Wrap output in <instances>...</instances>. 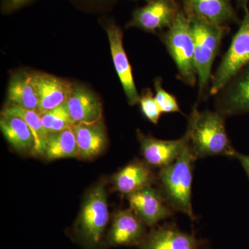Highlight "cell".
<instances>
[{
    "instance_id": "6da1fadb",
    "label": "cell",
    "mask_w": 249,
    "mask_h": 249,
    "mask_svg": "<svg viewBox=\"0 0 249 249\" xmlns=\"http://www.w3.org/2000/svg\"><path fill=\"white\" fill-rule=\"evenodd\" d=\"M226 116L215 111H199L195 106L188 119L186 132L195 160L213 156L233 158L235 149L228 136Z\"/></svg>"
},
{
    "instance_id": "7a4b0ae2",
    "label": "cell",
    "mask_w": 249,
    "mask_h": 249,
    "mask_svg": "<svg viewBox=\"0 0 249 249\" xmlns=\"http://www.w3.org/2000/svg\"><path fill=\"white\" fill-rule=\"evenodd\" d=\"M190 142L172 164L160 170L157 176L159 188L165 200L174 211L196 219L192 205L193 168L196 161Z\"/></svg>"
},
{
    "instance_id": "3957f363",
    "label": "cell",
    "mask_w": 249,
    "mask_h": 249,
    "mask_svg": "<svg viewBox=\"0 0 249 249\" xmlns=\"http://www.w3.org/2000/svg\"><path fill=\"white\" fill-rule=\"evenodd\" d=\"M109 214L104 183L93 187L85 196L80 214L73 227V235L85 249H100Z\"/></svg>"
},
{
    "instance_id": "277c9868",
    "label": "cell",
    "mask_w": 249,
    "mask_h": 249,
    "mask_svg": "<svg viewBox=\"0 0 249 249\" xmlns=\"http://www.w3.org/2000/svg\"><path fill=\"white\" fill-rule=\"evenodd\" d=\"M160 39L178 69V78L194 87L197 81L195 45L190 18L178 11L173 24L160 35Z\"/></svg>"
},
{
    "instance_id": "5b68a950",
    "label": "cell",
    "mask_w": 249,
    "mask_h": 249,
    "mask_svg": "<svg viewBox=\"0 0 249 249\" xmlns=\"http://www.w3.org/2000/svg\"><path fill=\"white\" fill-rule=\"evenodd\" d=\"M191 19L195 45V62L199 88V100L204 98L209 88L214 60L225 36L224 26L210 22L201 18L188 16Z\"/></svg>"
},
{
    "instance_id": "8992f818",
    "label": "cell",
    "mask_w": 249,
    "mask_h": 249,
    "mask_svg": "<svg viewBox=\"0 0 249 249\" xmlns=\"http://www.w3.org/2000/svg\"><path fill=\"white\" fill-rule=\"evenodd\" d=\"M249 64V10L247 9L238 30L232 37L229 48L211 78L210 95L215 96L232 77Z\"/></svg>"
},
{
    "instance_id": "52a82bcc",
    "label": "cell",
    "mask_w": 249,
    "mask_h": 249,
    "mask_svg": "<svg viewBox=\"0 0 249 249\" xmlns=\"http://www.w3.org/2000/svg\"><path fill=\"white\" fill-rule=\"evenodd\" d=\"M215 96L216 110L226 117L249 114V64Z\"/></svg>"
},
{
    "instance_id": "ba28073f",
    "label": "cell",
    "mask_w": 249,
    "mask_h": 249,
    "mask_svg": "<svg viewBox=\"0 0 249 249\" xmlns=\"http://www.w3.org/2000/svg\"><path fill=\"white\" fill-rule=\"evenodd\" d=\"M127 199L130 209L146 227H155L174 213L173 209L165 200L160 190L152 186L129 195Z\"/></svg>"
},
{
    "instance_id": "9c48e42d",
    "label": "cell",
    "mask_w": 249,
    "mask_h": 249,
    "mask_svg": "<svg viewBox=\"0 0 249 249\" xmlns=\"http://www.w3.org/2000/svg\"><path fill=\"white\" fill-rule=\"evenodd\" d=\"M137 134L141 144V152L145 163L150 167L160 169L175 162L189 142L187 132L176 140H161L145 135L141 132Z\"/></svg>"
},
{
    "instance_id": "30bf717a",
    "label": "cell",
    "mask_w": 249,
    "mask_h": 249,
    "mask_svg": "<svg viewBox=\"0 0 249 249\" xmlns=\"http://www.w3.org/2000/svg\"><path fill=\"white\" fill-rule=\"evenodd\" d=\"M145 227L132 209L119 211L114 215L104 245L109 247L139 246L147 235Z\"/></svg>"
},
{
    "instance_id": "8fae6325",
    "label": "cell",
    "mask_w": 249,
    "mask_h": 249,
    "mask_svg": "<svg viewBox=\"0 0 249 249\" xmlns=\"http://www.w3.org/2000/svg\"><path fill=\"white\" fill-rule=\"evenodd\" d=\"M178 11L174 0H150L145 6L135 10L127 26L147 32L168 29Z\"/></svg>"
},
{
    "instance_id": "7c38bea8",
    "label": "cell",
    "mask_w": 249,
    "mask_h": 249,
    "mask_svg": "<svg viewBox=\"0 0 249 249\" xmlns=\"http://www.w3.org/2000/svg\"><path fill=\"white\" fill-rule=\"evenodd\" d=\"M106 29L114 67L127 101L130 106L138 104L141 96L137 91L132 74V67L123 45L124 36L122 31L114 23L108 24Z\"/></svg>"
},
{
    "instance_id": "4fadbf2b",
    "label": "cell",
    "mask_w": 249,
    "mask_h": 249,
    "mask_svg": "<svg viewBox=\"0 0 249 249\" xmlns=\"http://www.w3.org/2000/svg\"><path fill=\"white\" fill-rule=\"evenodd\" d=\"M33 75L37 96L39 114L65 104L71 93L73 84L53 75L36 73Z\"/></svg>"
},
{
    "instance_id": "5bb4252c",
    "label": "cell",
    "mask_w": 249,
    "mask_h": 249,
    "mask_svg": "<svg viewBox=\"0 0 249 249\" xmlns=\"http://www.w3.org/2000/svg\"><path fill=\"white\" fill-rule=\"evenodd\" d=\"M200 242L191 234L181 231L175 224L155 227L139 246L140 249H200Z\"/></svg>"
},
{
    "instance_id": "9a60e30c",
    "label": "cell",
    "mask_w": 249,
    "mask_h": 249,
    "mask_svg": "<svg viewBox=\"0 0 249 249\" xmlns=\"http://www.w3.org/2000/svg\"><path fill=\"white\" fill-rule=\"evenodd\" d=\"M65 106L74 124L102 120V105L99 99L82 85H73Z\"/></svg>"
},
{
    "instance_id": "2e32d148",
    "label": "cell",
    "mask_w": 249,
    "mask_h": 249,
    "mask_svg": "<svg viewBox=\"0 0 249 249\" xmlns=\"http://www.w3.org/2000/svg\"><path fill=\"white\" fill-rule=\"evenodd\" d=\"M116 191L128 196L157 181V176L145 161L135 160L124 165L113 177Z\"/></svg>"
},
{
    "instance_id": "e0dca14e",
    "label": "cell",
    "mask_w": 249,
    "mask_h": 249,
    "mask_svg": "<svg viewBox=\"0 0 249 249\" xmlns=\"http://www.w3.org/2000/svg\"><path fill=\"white\" fill-rule=\"evenodd\" d=\"M72 127L76 135L79 158L91 160L104 151L107 146V137L102 120L78 123Z\"/></svg>"
},
{
    "instance_id": "ac0fdd59",
    "label": "cell",
    "mask_w": 249,
    "mask_h": 249,
    "mask_svg": "<svg viewBox=\"0 0 249 249\" xmlns=\"http://www.w3.org/2000/svg\"><path fill=\"white\" fill-rule=\"evenodd\" d=\"M185 13L210 22L224 26L237 22V16L231 0H182Z\"/></svg>"
},
{
    "instance_id": "d6986e66",
    "label": "cell",
    "mask_w": 249,
    "mask_h": 249,
    "mask_svg": "<svg viewBox=\"0 0 249 249\" xmlns=\"http://www.w3.org/2000/svg\"><path fill=\"white\" fill-rule=\"evenodd\" d=\"M0 129L5 139L19 153L34 152L35 141L27 123L22 118L1 112Z\"/></svg>"
},
{
    "instance_id": "ffe728a7",
    "label": "cell",
    "mask_w": 249,
    "mask_h": 249,
    "mask_svg": "<svg viewBox=\"0 0 249 249\" xmlns=\"http://www.w3.org/2000/svg\"><path fill=\"white\" fill-rule=\"evenodd\" d=\"M8 101L23 109L37 111L38 96L33 75L27 72H19L10 80L8 89Z\"/></svg>"
},
{
    "instance_id": "44dd1931",
    "label": "cell",
    "mask_w": 249,
    "mask_h": 249,
    "mask_svg": "<svg viewBox=\"0 0 249 249\" xmlns=\"http://www.w3.org/2000/svg\"><path fill=\"white\" fill-rule=\"evenodd\" d=\"M72 127L58 132H49L45 153L47 160H55L78 157V145Z\"/></svg>"
},
{
    "instance_id": "7402d4cb",
    "label": "cell",
    "mask_w": 249,
    "mask_h": 249,
    "mask_svg": "<svg viewBox=\"0 0 249 249\" xmlns=\"http://www.w3.org/2000/svg\"><path fill=\"white\" fill-rule=\"evenodd\" d=\"M3 111L19 116L27 123L35 141L33 154L34 155H45L46 142L49 132L44 127L40 114L37 111L23 109L12 104L6 106Z\"/></svg>"
},
{
    "instance_id": "603a6c76",
    "label": "cell",
    "mask_w": 249,
    "mask_h": 249,
    "mask_svg": "<svg viewBox=\"0 0 249 249\" xmlns=\"http://www.w3.org/2000/svg\"><path fill=\"white\" fill-rule=\"evenodd\" d=\"M44 127L48 132H58L72 127L74 124L65 103L62 106L40 114Z\"/></svg>"
},
{
    "instance_id": "cb8c5ba5",
    "label": "cell",
    "mask_w": 249,
    "mask_h": 249,
    "mask_svg": "<svg viewBox=\"0 0 249 249\" xmlns=\"http://www.w3.org/2000/svg\"><path fill=\"white\" fill-rule=\"evenodd\" d=\"M162 80L157 78L155 80V98L162 113H181L176 98L163 89Z\"/></svg>"
},
{
    "instance_id": "d4e9b609",
    "label": "cell",
    "mask_w": 249,
    "mask_h": 249,
    "mask_svg": "<svg viewBox=\"0 0 249 249\" xmlns=\"http://www.w3.org/2000/svg\"><path fill=\"white\" fill-rule=\"evenodd\" d=\"M139 103L142 114L147 120L153 124H158L162 112L155 96L150 89L145 90L142 93Z\"/></svg>"
},
{
    "instance_id": "484cf974",
    "label": "cell",
    "mask_w": 249,
    "mask_h": 249,
    "mask_svg": "<svg viewBox=\"0 0 249 249\" xmlns=\"http://www.w3.org/2000/svg\"><path fill=\"white\" fill-rule=\"evenodd\" d=\"M234 159L239 160L249 179V155H244V154L236 152L235 155L234 156Z\"/></svg>"
},
{
    "instance_id": "4316f807",
    "label": "cell",
    "mask_w": 249,
    "mask_h": 249,
    "mask_svg": "<svg viewBox=\"0 0 249 249\" xmlns=\"http://www.w3.org/2000/svg\"><path fill=\"white\" fill-rule=\"evenodd\" d=\"M31 0H4L5 7L7 10L17 9L24 6Z\"/></svg>"
},
{
    "instance_id": "83f0119b",
    "label": "cell",
    "mask_w": 249,
    "mask_h": 249,
    "mask_svg": "<svg viewBox=\"0 0 249 249\" xmlns=\"http://www.w3.org/2000/svg\"><path fill=\"white\" fill-rule=\"evenodd\" d=\"M237 1L241 7L244 8L245 10L247 9V6H248L249 0H237Z\"/></svg>"
},
{
    "instance_id": "f1b7e54d",
    "label": "cell",
    "mask_w": 249,
    "mask_h": 249,
    "mask_svg": "<svg viewBox=\"0 0 249 249\" xmlns=\"http://www.w3.org/2000/svg\"><path fill=\"white\" fill-rule=\"evenodd\" d=\"M149 1H150V0H149Z\"/></svg>"
}]
</instances>
